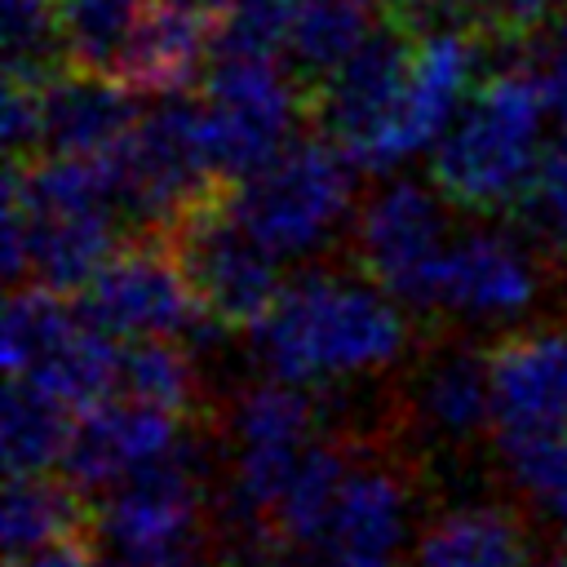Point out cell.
Wrapping results in <instances>:
<instances>
[{
    "label": "cell",
    "mask_w": 567,
    "mask_h": 567,
    "mask_svg": "<svg viewBox=\"0 0 567 567\" xmlns=\"http://www.w3.org/2000/svg\"><path fill=\"white\" fill-rule=\"evenodd\" d=\"M416 341L412 310L363 266H301L252 328L257 363L306 390L399 372Z\"/></svg>",
    "instance_id": "obj_1"
},
{
    "label": "cell",
    "mask_w": 567,
    "mask_h": 567,
    "mask_svg": "<svg viewBox=\"0 0 567 567\" xmlns=\"http://www.w3.org/2000/svg\"><path fill=\"white\" fill-rule=\"evenodd\" d=\"M120 190L106 159L35 155L9 159L4 173V275L80 292L120 248Z\"/></svg>",
    "instance_id": "obj_2"
},
{
    "label": "cell",
    "mask_w": 567,
    "mask_h": 567,
    "mask_svg": "<svg viewBox=\"0 0 567 567\" xmlns=\"http://www.w3.org/2000/svg\"><path fill=\"white\" fill-rule=\"evenodd\" d=\"M545 97L527 71H496L456 111L447 133L434 142L430 177L439 190L474 213L496 217L527 199L540 168Z\"/></svg>",
    "instance_id": "obj_3"
},
{
    "label": "cell",
    "mask_w": 567,
    "mask_h": 567,
    "mask_svg": "<svg viewBox=\"0 0 567 567\" xmlns=\"http://www.w3.org/2000/svg\"><path fill=\"white\" fill-rule=\"evenodd\" d=\"M354 168L328 133L292 137L275 159L226 186V208L279 261H301L354 221Z\"/></svg>",
    "instance_id": "obj_4"
},
{
    "label": "cell",
    "mask_w": 567,
    "mask_h": 567,
    "mask_svg": "<svg viewBox=\"0 0 567 567\" xmlns=\"http://www.w3.org/2000/svg\"><path fill=\"white\" fill-rule=\"evenodd\" d=\"M421 456L390 430L350 434V461L328 518L306 554L328 567H399L416 532Z\"/></svg>",
    "instance_id": "obj_5"
},
{
    "label": "cell",
    "mask_w": 567,
    "mask_h": 567,
    "mask_svg": "<svg viewBox=\"0 0 567 567\" xmlns=\"http://www.w3.org/2000/svg\"><path fill=\"white\" fill-rule=\"evenodd\" d=\"M390 430L421 456H465L492 443V354L456 323H430L394 377Z\"/></svg>",
    "instance_id": "obj_6"
},
{
    "label": "cell",
    "mask_w": 567,
    "mask_h": 567,
    "mask_svg": "<svg viewBox=\"0 0 567 567\" xmlns=\"http://www.w3.org/2000/svg\"><path fill=\"white\" fill-rule=\"evenodd\" d=\"M124 221L133 230L168 235L195 208L226 195V177L213 164L199 102L164 97L137 120L128 142L111 155Z\"/></svg>",
    "instance_id": "obj_7"
},
{
    "label": "cell",
    "mask_w": 567,
    "mask_h": 567,
    "mask_svg": "<svg viewBox=\"0 0 567 567\" xmlns=\"http://www.w3.org/2000/svg\"><path fill=\"white\" fill-rule=\"evenodd\" d=\"M554 284V248L532 226H456L434 270L430 323H527Z\"/></svg>",
    "instance_id": "obj_8"
},
{
    "label": "cell",
    "mask_w": 567,
    "mask_h": 567,
    "mask_svg": "<svg viewBox=\"0 0 567 567\" xmlns=\"http://www.w3.org/2000/svg\"><path fill=\"white\" fill-rule=\"evenodd\" d=\"M452 199L439 182L385 177L372 186L350 221V252L385 292H394L416 319H430L434 270L456 235Z\"/></svg>",
    "instance_id": "obj_9"
},
{
    "label": "cell",
    "mask_w": 567,
    "mask_h": 567,
    "mask_svg": "<svg viewBox=\"0 0 567 567\" xmlns=\"http://www.w3.org/2000/svg\"><path fill=\"white\" fill-rule=\"evenodd\" d=\"M4 372L31 377L71 408H93L115 394L120 341L102 332L80 301L40 284H13L4 306Z\"/></svg>",
    "instance_id": "obj_10"
},
{
    "label": "cell",
    "mask_w": 567,
    "mask_h": 567,
    "mask_svg": "<svg viewBox=\"0 0 567 567\" xmlns=\"http://www.w3.org/2000/svg\"><path fill=\"white\" fill-rule=\"evenodd\" d=\"M199 111L217 173L239 182L292 142L301 120L297 71L279 66V53H213Z\"/></svg>",
    "instance_id": "obj_11"
},
{
    "label": "cell",
    "mask_w": 567,
    "mask_h": 567,
    "mask_svg": "<svg viewBox=\"0 0 567 567\" xmlns=\"http://www.w3.org/2000/svg\"><path fill=\"white\" fill-rule=\"evenodd\" d=\"M168 244L213 328L252 332L288 284L279 279V257L235 221L226 195L177 221Z\"/></svg>",
    "instance_id": "obj_12"
},
{
    "label": "cell",
    "mask_w": 567,
    "mask_h": 567,
    "mask_svg": "<svg viewBox=\"0 0 567 567\" xmlns=\"http://www.w3.org/2000/svg\"><path fill=\"white\" fill-rule=\"evenodd\" d=\"M80 310L115 341L137 337H195L208 315L159 230H133L80 288Z\"/></svg>",
    "instance_id": "obj_13"
},
{
    "label": "cell",
    "mask_w": 567,
    "mask_h": 567,
    "mask_svg": "<svg viewBox=\"0 0 567 567\" xmlns=\"http://www.w3.org/2000/svg\"><path fill=\"white\" fill-rule=\"evenodd\" d=\"M412 71V35L377 27L332 75L319 80L315 111L323 133L368 173L394 168V128Z\"/></svg>",
    "instance_id": "obj_14"
},
{
    "label": "cell",
    "mask_w": 567,
    "mask_h": 567,
    "mask_svg": "<svg viewBox=\"0 0 567 567\" xmlns=\"http://www.w3.org/2000/svg\"><path fill=\"white\" fill-rule=\"evenodd\" d=\"M195 421H204V416H182V412L128 399V394H111L80 412L71 447L62 456V474H71L84 492L102 496L124 474L173 452Z\"/></svg>",
    "instance_id": "obj_15"
},
{
    "label": "cell",
    "mask_w": 567,
    "mask_h": 567,
    "mask_svg": "<svg viewBox=\"0 0 567 567\" xmlns=\"http://www.w3.org/2000/svg\"><path fill=\"white\" fill-rule=\"evenodd\" d=\"M478 35L465 27H421L412 40V71L408 93L394 128V168L421 151H434V142L447 133L465 97L474 93L478 71Z\"/></svg>",
    "instance_id": "obj_16"
},
{
    "label": "cell",
    "mask_w": 567,
    "mask_h": 567,
    "mask_svg": "<svg viewBox=\"0 0 567 567\" xmlns=\"http://www.w3.org/2000/svg\"><path fill=\"white\" fill-rule=\"evenodd\" d=\"M213 49V0H146L115 62V80L142 97H177L199 71H208Z\"/></svg>",
    "instance_id": "obj_17"
},
{
    "label": "cell",
    "mask_w": 567,
    "mask_h": 567,
    "mask_svg": "<svg viewBox=\"0 0 567 567\" xmlns=\"http://www.w3.org/2000/svg\"><path fill=\"white\" fill-rule=\"evenodd\" d=\"M487 354L496 425H567V319H527Z\"/></svg>",
    "instance_id": "obj_18"
},
{
    "label": "cell",
    "mask_w": 567,
    "mask_h": 567,
    "mask_svg": "<svg viewBox=\"0 0 567 567\" xmlns=\"http://www.w3.org/2000/svg\"><path fill=\"white\" fill-rule=\"evenodd\" d=\"M124 80L106 71H80L44 80V137L40 155H75V159H106L115 155L128 133L137 128L142 111ZM35 159V155H31Z\"/></svg>",
    "instance_id": "obj_19"
},
{
    "label": "cell",
    "mask_w": 567,
    "mask_h": 567,
    "mask_svg": "<svg viewBox=\"0 0 567 567\" xmlns=\"http://www.w3.org/2000/svg\"><path fill=\"white\" fill-rule=\"evenodd\" d=\"M532 518L505 505H452L416 527L408 567H536Z\"/></svg>",
    "instance_id": "obj_20"
},
{
    "label": "cell",
    "mask_w": 567,
    "mask_h": 567,
    "mask_svg": "<svg viewBox=\"0 0 567 567\" xmlns=\"http://www.w3.org/2000/svg\"><path fill=\"white\" fill-rule=\"evenodd\" d=\"M487 452L509 501L532 523L567 532V425H496Z\"/></svg>",
    "instance_id": "obj_21"
},
{
    "label": "cell",
    "mask_w": 567,
    "mask_h": 567,
    "mask_svg": "<svg viewBox=\"0 0 567 567\" xmlns=\"http://www.w3.org/2000/svg\"><path fill=\"white\" fill-rule=\"evenodd\" d=\"M97 540V505L71 474H9L4 492V554L22 558L35 549Z\"/></svg>",
    "instance_id": "obj_22"
},
{
    "label": "cell",
    "mask_w": 567,
    "mask_h": 567,
    "mask_svg": "<svg viewBox=\"0 0 567 567\" xmlns=\"http://www.w3.org/2000/svg\"><path fill=\"white\" fill-rule=\"evenodd\" d=\"M80 408L31 377H9L4 385V465L9 474H40L62 465Z\"/></svg>",
    "instance_id": "obj_23"
},
{
    "label": "cell",
    "mask_w": 567,
    "mask_h": 567,
    "mask_svg": "<svg viewBox=\"0 0 567 567\" xmlns=\"http://www.w3.org/2000/svg\"><path fill=\"white\" fill-rule=\"evenodd\" d=\"M115 394L182 412V416H213V403L204 399L199 368L177 337H137L120 341V372Z\"/></svg>",
    "instance_id": "obj_24"
},
{
    "label": "cell",
    "mask_w": 567,
    "mask_h": 567,
    "mask_svg": "<svg viewBox=\"0 0 567 567\" xmlns=\"http://www.w3.org/2000/svg\"><path fill=\"white\" fill-rule=\"evenodd\" d=\"M372 31H377L372 27V0H292L284 58L297 75L323 80Z\"/></svg>",
    "instance_id": "obj_25"
},
{
    "label": "cell",
    "mask_w": 567,
    "mask_h": 567,
    "mask_svg": "<svg viewBox=\"0 0 567 567\" xmlns=\"http://www.w3.org/2000/svg\"><path fill=\"white\" fill-rule=\"evenodd\" d=\"M146 0H62V53L80 71L115 75Z\"/></svg>",
    "instance_id": "obj_26"
},
{
    "label": "cell",
    "mask_w": 567,
    "mask_h": 567,
    "mask_svg": "<svg viewBox=\"0 0 567 567\" xmlns=\"http://www.w3.org/2000/svg\"><path fill=\"white\" fill-rule=\"evenodd\" d=\"M62 53V0H4V75L49 80Z\"/></svg>",
    "instance_id": "obj_27"
},
{
    "label": "cell",
    "mask_w": 567,
    "mask_h": 567,
    "mask_svg": "<svg viewBox=\"0 0 567 567\" xmlns=\"http://www.w3.org/2000/svg\"><path fill=\"white\" fill-rule=\"evenodd\" d=\"M217 49L213 53H284L292 0H213Z\"/></svg>",
    "instance_id": "obj_28"
},
{
    "label": "cell",
    "mask_w": 567,
    "mask_h": 567,
    "mask_svg": "<svg viewBox=\"0 0 567 567\" xmlns=\"http://www.w3.org/2000/svg\"><path fill=\"white\" fill-rule=\"evenodd\" d=\"M518 208L527 213V226L549 248H567V133L554 146H545L536 182Z\"/></svg>",
    "instance_id": "obj_29"
},
{
    "label": "cell",
    "mask_w": 567,
    "mask_h": 567,
    "mask_svg": "<svg viewBox=\"0 0 567 567\" xmlns=\"http://www.w3.org/2000/svg\"><path fill=\"white\" fill-rule=\"evenodd\" d=\"M523 71L536 80L549 120H558V124L567 128V9L532 35V44H527V66H523Z\"/></svg>",
    "instance_id": "obj_30"
},
{
    "label": "cell",
    "mask_w": 567,
    "mask_h": 567,
    "mask_svg": "<svg viewBox=\"0 0 567 567\" xmlns=\"http://www.w3.org/2000/svg\"><path fill=\"white\" fill-rule=\"evenodd\" d=\"M461 13H470L483 35H536L563 13V0H465Z\"/></svg>",
    "instance_id": "obj_31"
},
{
    "label": "cell",
    "mask_w": 567,
    "mask_h": 567,
    "mask_svg": "<svg viewBox=\"0 0 567 567\" xmlns=\"http://www.w3.org/2000/svg\"><path fill=\"white\" fill-rule=\"evenodd\" d=\"M9 567H102V558H97V540H71V545L9 558Z\"/></svg>",
    "instance_id": "obj_32"
},
{
    "label": "cell",
    "mask_w": 567,
    "mask_h": 567,
    "mask_svg": "<svg viewBox=\"0 0 567 567\" xmlns=\"http://www.w3.org/2000/svg\"><path fill=\"white\" fill-rule=\"evenodd\" d=\"M403 27H439V18H447V13H461V4L465 0H381Z\"/></svg>",
    "instance_id": "obj_33"
},
{
    "label": "cell",
    "mask_w": 567,
    "mask_h": 567,
    "mask_svg": "<svg viewBox=\"0 0 567 567\" xmlns=\"http://www.w3.org/2000/svg\"><path fill=\"white\" fill-rule=\"evenodd\" d=\"M257 567H328V563L306 549H270L266 558H257Z\"/></svg>",
    "instance_id": "obj_34"
},
{
    "label": "cell",
    "mask_w": 567,
    "mask_h": 567,
    "mask_svg": "<svg viewBox=\"0 0 567 567\" xmlns=\"http://www.w3.org/2000/svg\"><path fill=\"white\" fill-rule=\"evenodd\" d=\"M545 567H567V545H563V549H554V554H549V563H545Z\"/></svg>",
    "instance_id": "obj_35"
}]
</instances>
